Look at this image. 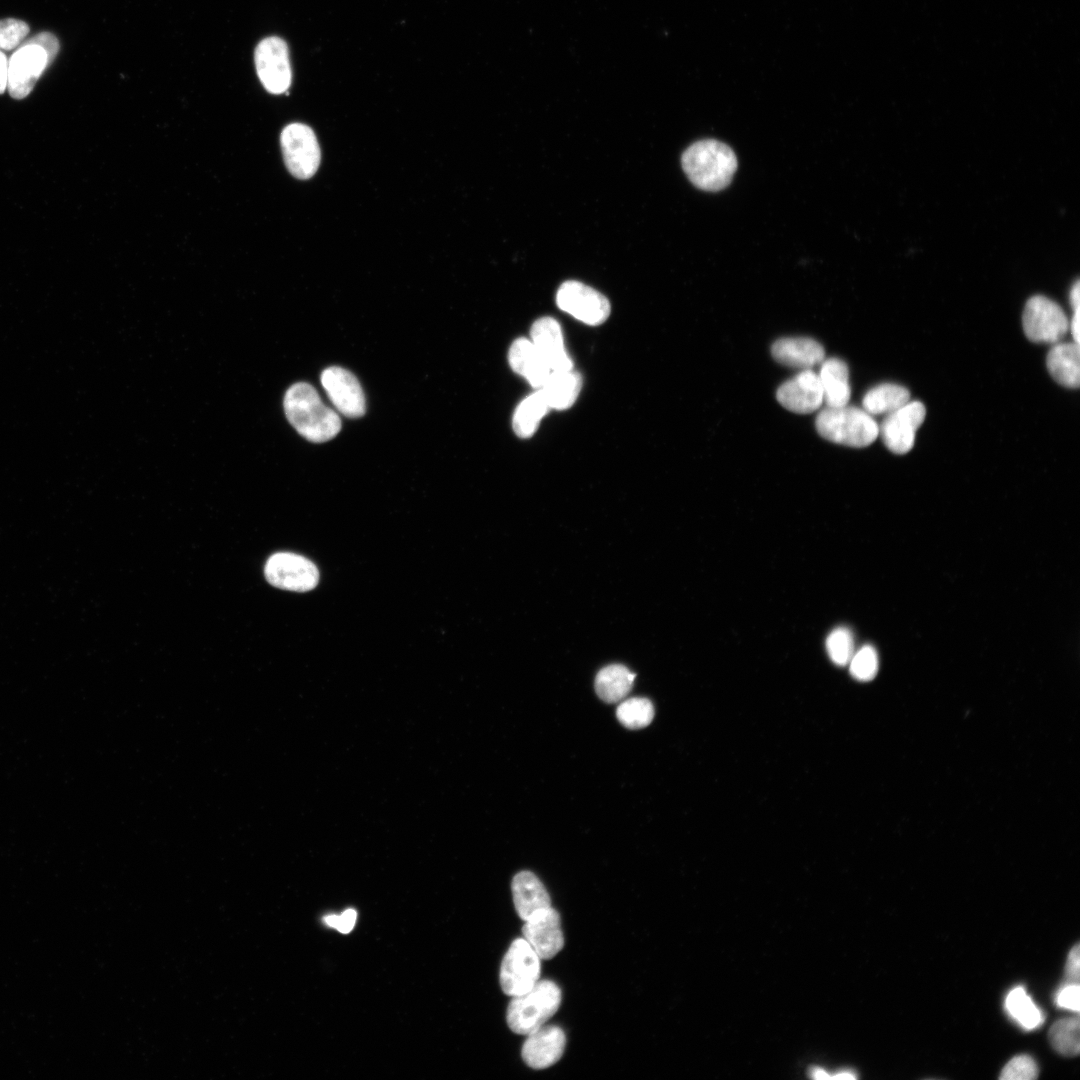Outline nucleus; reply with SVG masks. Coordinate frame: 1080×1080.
Listing matches in <instances>:
<instances>
[{"instance_id":"f257e3e1","label":"nucleus","mask_w":1080,"mask_h":1080,"mask_svg":"<svg viewBox=\"0 0 1080 1080\" xmlns=\"http://www.w3.org/2000/svg\"><path fill=\"white\" fill-rule=\"evenodd\" d=\"M283 407L290 424L309 441H328L341 429L338 414L322 402L316 389L308 383L298 382L290 386L285 393Z\"/></svg>"},{"instance_id":"f03ea898","label":"nucleus","mask_w":1080,"mask_h":1080,"mask_svg":"<svg viewBox=\"0 0 1080 1080\" xmlns=\"http://www.w3.org/2000/svg\"><path fill=\"white\" fill-rule=\"evenodd\" d=\"M682 167L689 180L699 189L715 192L727 187L737 169V158L726 144L700 140L683 153Z\"/></svg>"},{"instance_id":"7ed1b4c3","label":"nucleus","mask_w":1080,"mask_h":1080,"mask_svg":"<svg viewBox=\"0 0 1080 1080\" xmlns=\"http://www.w3.org/2000/svg\"><path fill=\"white\" fill-rule=\"evenodd\" d=\"M818 434L833 443L866 447L879 435V425L864 409L853 406L825 407L815 420Z\"/></svg>"},{"instance_id":"20e7f679","label":"nucleus","mask_w":1080,"mask_h":1080,"mask_svg":"<svg viewBox=\"0 0 1080 1080\" xmlns=\"http://www.w3.org/2000/svg\"><path fill=\"white\" fill-rule=\"evenodd\" d=\"M560 1004L558 985L550 980H538L528 991L512 997L507 1007V1024L514 1033L528 1035L544 1025Z\"/></svg>"},{"instance_id":"39448f33","label":"nucleus","mask_w":1080,"mask_h":1080,"mask_svg":"<svg viewBox=\"0 0 1080 1080\" xmlns=\"http://www.w3.org/2000/svg\"><path fill=\"white\" fill-rule=\"evenodd\" d=\"M283 158L288 171L298 179H309L320 164V148L313 130L302 123H291L280 136Z\"/></svg>"},{"instance_id":"423d86ee","label":"nucleus","mask_w":1080,"mask_h":1080,"mask_svg":"<svg viewBox=\"0 0 1080 1080\" xmlns=\"http://www.w3.org/2000/svg\"><path fill=\"white\" fill-rule=\"evenodd\" d=\"M540 977V957L524 938L515 939L500 967V986L511 997L531 989Z\"/></svg>"},{"instance_id":"0eeeda50","label":"nucleus","mask_w":1080,"mask_h":1080,"mask_svg":"<svg viewBox=\"0 0 1080 1080\" xmlns=\"http://www.w3.org/2000/svg\"><path fill=\"white\" fill-rule=\"evenodd\" d=\"M1022 324L1026 337L1036 343H1058L1069 328L1063 309L1043 295L1033 296L1026 302Z\"/></svg>"},{"instance_id":"6e6552de","label":"nucleus","mask_w":1080,"mask_h":1080,"mask_svg":"<svg viewBox=\"0 0 1080 1080\" xmlns=\"http://www.w3.org/2000/svg\"><path fill=\"white\" fill-rule=\"evenodd\" d=\"M54 57L34 38L22 44L8 59L7 88L16 99L26 97Z\"/></svg>"},{"instance_id":"1a4fd4ad","label":"nucleus","mask_w":1080,"mask_h":1080,"mask_svg":"<svg viewBox=\"0 0 1080 1080\" xmlns=\"http://www.w3.org/2000/svg\"><path fill=\"white\" fill-rule=\"evenodd\" d=\"M264 573L272 586L296 592L312 590L319 581L315 564L291 552H278L269 557Z\"/></svg>"},{"instance_id":"9d476101","label":"nucleus","mask_w":1080,"mask_h":1080,"mask_svg":"<svg viewBox=\"0 0 1080 1080\" xmlns=\"http://www.w3.org/2000/svg\"><path fill=\"white\" fill-rule=\"evenodd\" d=\"M556 303L561 310L592 326L605 322L611 311L603 294L579 281L564 282L557 291Z\"/></svg>"},{"instance_id":"9b49d317","label":"nucleus","mask_w":1080,"mask_h":1080,"mask_svg":"<svg viewBox=\"0 0 1080 1080\" xmlns=\"http://www.w3.org/2000/svg\"><path fill=\"white\" fill-rule=\"evenodd\" d=\"M255 66L264 88L273 94L285 92L291 84L288 47L279 37L262 40L255 50Z\"/></svg>"},{"instance_id":"f8f14e48","label":"nucleus","mask_w":1080,"mask_h":1080,"mask_svg":"<svg viewBox=\"0 0 1080 1080\" xmlns=\"http://www.w3.org/2000/svg\"><path fill=\"white\" fill-rule=\"evenodd\" d=\"M926 409L920 401H909L886 415L879 427L885 446L895 454L909 452L915 442L917 429L922 425Z\"/></svg>"},{"instance_id":"ddd939ff","label":"nucleus","mask_w":1080,"mask_h":1080,"mask_svg":"<svg viewBox=\"0 0 1080 1080\" xmlns=\"http://www.w3.org/2000/svg\"><path fill=\"white\" fill-rule=\"evenodd\" d=\"M321 384L340 413L350 418L364 415V392L358 379L350 371L338 366L328 367L321 374Z\"/></svg>"},{"instance_id":"4468645a","label":"nucleus","mask_w":1080,"mask_h":1080,"mask_svg":"<svg viewBox=\"0 0 1080 1080\" xmlns=\"http://www.w3.org/2000/svg\"><path fill=\"white\" fill-rule=\"evenodd\" d=\"M522 934L540 959L553 958L564 945L560 916L551 906L535 912L525 920Z\"/></svg>"},{"instance_id":"2eb2a0df","label":"nucleus","mask_w":1080,"mask_h":1080,"mask_svg":"<svg viewBox=\"0 0 1080 1080\" xmlns=\"http://www.w3.org/2000/svg\"><path fill=\"white\" fill-rule=\"evenodd\" d=\"M778 402L787 410L808 414L823 404V389L818 374L805 369L785 381L776 392Z\"/></svg>"},{"instance_id":"dca6fc26","label":"nucleus","mask_w":1080,"mask_h":1080,"mask_svg":"<svg viewBox=\"0 0 1080 1080\" xmlns=\"http://www.w3.org/2000/svg\"><path fill=\"white\" fill-rule=\"evenodd\" d=\"M527 1036L521 1051L527 1066L533 1069H545L562 1057L566 1036L560 1027L542 1025Z\"/></svg>"},{"instance_id":"f3484780","label":"nucleus","mask_w":1080,"mask_h":1080,"mask_svg":"<svg viewBox=\"0 0 1080 1080\" xmlns=\"http://www.w3.org/2000/svg\"><path fill=\"white\" fill-rule=\"evenodd\" d=\"M531 341L551 371L573 369L563 340L560 324L552 317L537 319L530 329Z\"/></svg>"},{"instance_id":"a211bd4d","label":"nucleus","mask_w":1080,"mask_h":1080,"mask_svg":"<svg viewBox=\"0 0 1080 1080\" xmlns=\"http://www.w3.org/2000/svg\"><path fill=\"white\" fill-rule=\"evenodd\" d=\"M774 360L796 369H810L825 359V350L816 340L808 337H791L776 340L771 346Z\"/></svg>"},{"instance_id":"6ab92c4d","label":"nucleus","mask_w":1080,"mask_h":1080,"mask_svg":"<svg viewBox=\"0 0 1080 1080\" xmlns=\"http://www.w3.org/2000/svg\"><path fill=\"white\" fill-rule=\"evenodd\" d=\"M508 362L511 369L535 389H540L552 372L533 342L527 338H518L511 344Z\"/></svg>"},{"instance_id":"aec40b11","label":"nucleus","mask_w":1080,"mask_h":1080,"mask_svg":"<svg viewBox=\"0 0 1080 1080\" xmlns=\"http://www.w3.org/2000/svg\"><path fill=\"white\" fill-rule=\"evenodd\" d=\"M511 889L516 912L524 921L535 912L551 906L546 888L530 871L518 872L513 877Z\"/></svg>"},{"instance_id":"412c9836","label":"nucleus","mask_w":1080,"mask_h":1080,"mask_svg":"<svg viewBox=\"0 0 1080 1080\" xmlns=\"http://www.w3.org/2000/svg\"><path fill=\"white\" fill-rule=\"evenodd\" d=\"M823 389V402L827 407H841L848 404L851 389L849 370L839 358H829L821 362L818 374Z\"/></svg>"},{"instance_id":"4be33fe9","label":"nucleus","mask_w":1080,"mask_h":1080,"mask_svg":"<svg viewBox=\"0 0 1080 1080\" xmlns=\"http://www.w3.org/2000/svg\"><path fill=\"white\" fill-rule=\"evenodd\" d=\"M1078 343H1055L1047 355V368L1060 385L1078 388L1080 384Z\"/></svg>"},{"instance_id":"5701e85b","label":"nucleus","mask_w":1080,"mask_h":1080,"mask_svg":"<svg viewBox=\"0 0 1080 1080\" xmlns=\"http://www.w3.org/2000/svg\"><path fill=\"white\" fill-rule=\"evenodd\" d=\"M581 387V375L570 369L552 371L540 390L550 409L565 410L575 403Z\"/></svg>"},{"instance_id":"b1692460","label":"nucleus","mask_w":1080,"mask_h":1080,"mask_svg":"<svg viewBox=\"0 0 1080 1080\" xmlns=\"http://www.w3.org/2000/svg\"><path fill=\"white\" fill-rule=\"evenodd\" d=\"M636 674L622 664L602 668L595 678V691L606 703L622 700L631 690Z\"/></svg>"},{"instance_id":"393cba45","label":"nucleus","mask_w":1080,"mask_h":1080,"mask_svg":"<svg viewBox=\"0 0 1080 1080\" xmlns=\"http://www.w3.org/2000/svg\"><path fill=\"white\" fill-rule=\"evenodd\" d=\"M910 401V393L905 387L894 383H883L872 387L864 395L863 409L870 415L889 414Z\"/></svg>"},{"instance_id":"a878e982","label":"nucleus","mask_w":1080,"mask_h":1080,"mask_svg":"<svg viewBox=\"0 0 1080 1080\" xmlns=\"http://www.w3.org/2000/svg\"><path fill=\"white\" fill-rule=\"evenodd\" d=\"M549 409L540 389L527 396L517 406L513 415L512 426L515 434L520 438H530Z\"/></svg>"},{"instance_id":"bb28decb","label":"nucleus","mask_w":1080,"mask_h":1080,"mask_svg":"<svg viewBox=\"0 0 1080 1080\" xmlns=\"http://www.w3.org/2000/svg\"><path fill=\"white\" fill-rule=\"evenodd\" d=\"M1010 1016L1025 1029H1034L1043 1022V1014L1022 987L1012 989L1005 1000Z\"/></svg>"},{"instance_id":"cd10ccee","label":"nucleus","mask_w":1080,"mask_h":1080,"mask_svg":"<svg viewBox=\"0 0 1080 1080\" xmlns=\"http://www.w3.org/2000/svg\"><path fill=\"white\" fill-rule=\"evenodd\" d=\"M1079 1026L1077 1015L1055 1022L1049 1031V1040L1053 1048L1062 1055H1077L1080 1049Z\"/></svg>"},{"instance_id":"c85d7f7f","label":"nucleus","mask_w":1080,"mask_h":1080,"mask_svg":"<svg viewBox=\"0 0 1080 1080\" xmlns=\"http://www.w3.org/2000/svg\"><path fill=\"white\" fill-rule=\"evenodd\" d=\"M616 716L626 728H644L653 720L654 707L647 698L633 697L619 704L616 709Z\"/></svg>"},{"instance_id":"c756f323","label":"nucleus","mask_w":1080,"mask_h":1080,"mask_svg":"<svg viewBox=\"0 0 1080 1080\" xmlns=\"http://www.w3.org/2000/svg\"><path fill=\"white\" fill-rule=\"evenodd\" d=\"M825 645L829 658L837 666L847 665L855 652L853 633L844 626L833 629Z\"/></svg>"},{"instance_id":"7c9ffc66","label":"nucleus","mask_w":1080,"mask_h":1080,"mask_svg":"<svg viewBox=\"0 0 1080 1080\" xmlns=\"http://www.w3.org/2000/svg\"><path fill=\"white\" fill-rule=\"evenodd\" d=\"M848 664L850 674L854 679L870 681L878 672V653L872 645H864L854 652Z\"/></svg>"},{"instance_id":"2f4dec72","label":"nucleus","mask_w":1080,"mask_h":1080,"mask_svg":"<svg viewBox=\"0 0 1080 1080\" xmlns=\"http://www.w3.org/2000/svg\"><path fill=\"white\" fill-rule=\"evenodd\" d=\"M1038 1075V1068L1028 1055H1019L1012 1058L1002 1069L999 1076L1002 1080H1032Z\"/></svg>"},{"instance_id":"473e14b6","label":"nucleus","mask_w":1080,"mask_h":1080,"mask_svg":"<svg viewBox=\"0 0 1080 1080\" xmlns=\"http://www.w3.org/2000/svg\"><path fill=\"white\" fill-rule=\"evenodd\" d=\"M29 33L28 25L18 19L0 20V49L11 50L20 46Z\"/></svg>"},{"instance_id":"72a5a7b5","label":"nucleus","mask_w":1080,"mask_h":1080,"mask_svg":"<svg viewBox=\"0 0 1080 1080\" xmlns=\"http://www.w3.org/2000/svg\"><path fill=\"white\" fill-rule=\"evenodd\" d=\"M357 918V912L352 909H346L340 915L328 914L322 918V921L329 927L338 930L340 933L347 934L352 931Z\"/></svg>"},{"instance_id":"f704fd0d","label":"nucleus","mask_w":1080,"mask_h":1080,"mask_svg":"<svg viewBox=\"0 0 1080 1080\" xmlns=\"http://www.w3.org/2000/svg\"><path fill=\"white\" fill-rule=\"evenodd\" d=\"M1080 989L1079 984L1066 983L1056 995V1003L1059 1007L1075 1012L1079 1011Z\"/></svg>"},{"instance_id":"c9c22d12","label":"nucleus","mask_w":1080,"mask_h":1080,"mask_svg":"<svg viewBox=\"0 0 1080 1080\" xmlns=\"http://www.w3.org/2000/svg\"><path fill=\"white\" fill-rule=\"evenodd\" d=\"M1080 950L1077 943L1069 952L1065 966L1066 983L1079 984Z\"/></svg>"},{"instance_id":"e433bc0d","label":"nucleus","mask_w":1080,"mask_h":1080,"mask_svg":"<svg viewBox=\"0 0 1080 1080\" xmlns=\"http://www.w3.org/2000/svg\"><path fill=\"white\" fill-rule=\"evenodd\" d=\"M8 80V59L6 55L0 50V94L7 88Z\"/></svg>"},{"instance_id":"4c0bfd02","label":"nucleus","mask_w":1080,"mask_h":1080,"mask_svg":"<svg viewBox=\"0 0 1080 1080\" xmlns=\"http://www.w3.org/2000/svg\"><path fill=\"white\" fill-rule=\"evenodd\" d=\"M1073 310H1074V313H1073L1072 319H1071V321L1069 323V327L1071 329V333H1072L1074 342L1079 344V340H1080V337H1079L1080 336V312H1079L1080 306L1074 307Z\"/></svg>"},{"instance_id":"58836bf2","label":"nucleus","mask_w":1080,"mask_h":1080,"mask_svg":"<svg viewBox=\"0 0 1080 1080\" xmlns=\"http://www.w3.org/2000/svg\"><path fill=\"white\" fill-rule=\"evenodd\" d=\"M1079 281H1076L1070 291V304L1072 308L1080 306Z\"/></svg>"},{"instance_id":"ea45409f","label":"nucleus","mask_w":1080,"mask_h":1080,"mask_svg":"<svg viewBox=\"0 0 1080 1080\" xmlns=\"http://www.w3.org/2000/svg\"><path fill=\"white\" fill-rule=\"evenodd\" d=\"M810 1074L815 1079H829V1078H832V1076L827 1071H825L824 1069L818 1068V1067L813 1068L811 1070Z\"/></svg>"},{"instance_id":"a19ab883","label":"nucleus","mask_w":1080,"mask_h":1080,"mask_svg":"<svg viewBox=\"0 0 1080 1080\" xmlns=\"http://www.w3.org/2000/svg\"><path fill=\"white\" fill-rule=\"evenodd\" d=\"M833 1077L835 1079H847L848 1080V1079H855L856 1075L853 1072L846 1070V1071L837 1072V1074L835 1076H833Z\"/></svg>"}]
</instances>
